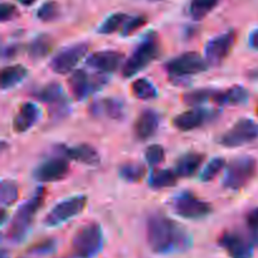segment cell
I'll list each match as a JSON object with an SVG mask.
<instances>
[{
  "label": "cell",
  "mask_w": 258,
  "mask_h": 258,
  "mask_svg": "<svg viewBox=\"0 0 258 258\" xmlns=\"http://www.w3.org/2000/svg\"><path fill=\"white\" fill-rule=\"evenodd\" d=\"M176 180H178V174L175 173V170H171V169H155L150 174L149 185L154 189L170 188V186L175 185Z\"/></svg>",
  "instance_id": "cell-25"
},
{
  "label": "cell",
  "mask_w": 258,
  "mask_h": 258,
  "mask_svg": "<svg viewBox=\"0 0 258 258\" xmlns=\"http://www.w3.org/2000/svg\"><path fill=\"white\" fill-rule=\"evenodd\" d=\"M226 166V160L224 158H214L213 160L209 161L207 164L206 168L203 169L201 174V179L203 181H211L212 179L216 178L219 173L224 169Z\"/></svg>",
  "instance_id": "cell-33"
},
{
  "label": "cell",
  "mask_w": 258,
  "mask_h": 258,
  "mask_svg": "<svg viewBox=\"0 0 258 258\" xmlns=\"http://www.w3.org/2000/svg\"><path fill=\"white\" fill-rule=\"evenodd\" d=\"M53 48V39L48 34H39L30 42L28 53L32 59H42L47 57Z\"/></svg>",
  "instance_id": "cell-26"
},
{
  "label": "cell",
  "mask_w": 258,
  "mask_h": 258,
  "mask_svg": "<svg viewBox=\"0 0 258 258\" xmlns=\"http://www.w3.org/2000/svg\"><path fill=\"white\" fill-rule=\"evenodd\" d=\"M34 96L39 101L50 106V112L54 117H63L70 111V102H68L67 96L62 86L58 83L50 82L43 86L38 92L34 93Z\"/></svg>",
  "instance_id": "cell-11"
},
{
  "label": "cell",
  "mask_w": 258,
  "mask_h": 258,
  "mask_svg": "<svg viewBox=\"0 0 258 258\" xmlns=\"http://www.w3.org/2000/svg\"><path fill=\"white\" fill-rule=\"evenodd\" d=\"M60 258H70V257H60Z\"/></svg>",
  "instance_id": "cell-46"
},
{
  "label": "cell",
  "mask_w": 258,
  "mask_h": 258,
  "mask_svg": "<svg viewBox=\"0 0 258 258\" xmlns=\"http://www.w3.org/2000/svg\"><path fill=\"white\" fill-rule=\"evenodd\" d=\"M19 198V186L14 180H3L0 189V202L3 207H9L14 204Z\"/></svg>",
  "instance_id": "cell-30"
},
{
  "label": "cell",
  "mask_w": 258,
  "mask_h": 258,
  "mask_svg": "<svg viewBox=\"0 0 258 258\" xmlns=\"http://www.w3.org/2000/svg\"><path fill=\"white\" fill-rule=\"evenodd\" d=\"M160 116L155 110L146 108L136 118L134 123V133L139 140H148L158 131Z\"/></svg>",
  "instance_id": "cell-18"
},
{
  "label": "cell",
  "mask_w": 258,
  "mask_h": 258,
  "mask_svg": "<svg viewBox=\"0 0 258 258\" xmlns=\"http://www.w3.org/2000/svg\"><path fill=\"white\" fill-rule=\"evenodd\" d=\"M145 159L149 165H159L165 159V150H164V148L161 145L154 144V145H150L145 150Z\"/></svg>",
  "instance_id": "cell-35"
},
{
  "label": "cell",
  "mask_w": 258,
  "mask_h": 258,
  "mask_svg": "<svg viewBox=\"0 0 258 258\" xmlns=\"http://www.w3.org/2000/svg\"><path fill=\"white\" fill-rule=\"evenodd\" d=\"M102 247V228L95 222L82 226L73 236L72 249L77 258H95Z\"/></svg>",
  "instance_id": "cell-4"
},
{
  "label": "cell",
  "mask_w": 258,
  "mask_h": 258,
  "mask_svg": "<svg viewBox=\"0 0 258 258\" xmlns=\"http://www.w3.org/2000/svg\"><path fill=\"white\" fill-rule=\"evenodd\" d=\"M219 0H190L189 14L194 20H202L218 5Z\"/></svg>",
  "instance_id": "cell-28"
},
{
  "label": "cell",
  "mask_w": 258,
  "mask_h": 258,
  "mask_svg": "<svg viewBox=\"0 0 258 258\" xmlns=\"http://www.w3.org/2000/svg\"><path fill=\"white\" fill-rule=\"evenodd\" d=\"M257 173V161L252 156H239L232 160L224 174L223 185L231 190L244 188Z\"/></svg>",
  "instance_id": "cell-5"
},
{
  "label": "cell",
  "mask_w": 258,
  "mask_h": 258,
  "mask_svg": "<svg viewBox=\"0 0 258 258\" xmlns=\"http://www.w3.org/2000/svg\"><path fill=\"white\" fill-rule=\"evenodd\" d=\"M28 76V70L22 64H14L5 67L2 71V88L9 90L19 85L23 80Z\"/></svg>",
  "instance_id": "cell-24"
},
{
  "label": "cell",
  "mask_w": 258,
  "mask_h": 258,
  "mask_svg": "<svg viewBox=\"0 0 258 258\" xmlns=\"http://www.w3.org/2000/svg\"><path fill=\"white\" fill-rule=\"evenodd\" d=\"M87 204L86 196H73L55 204L45 216L44 224L47 227H58L82 213Z\"/></svg>",
  "instance_id": "cell-7"
},
{
  "label": "cell",
  "mask_w": 258,
  "mask_h": 258,
  "mask_svg": "<svg viewBox=\"0 0 258 258\" xmlns=\"http://www.w3.org/2000/svg\"><path fill=\"white\" fill-rule=\"evenodd\" d=\"M122 60L123 54L117 50H100L88 55L86 64L102 73H113L120 68Z\"/></svg>",
  "instance_id": "cell-16"
},
{
  "label": "cell",
  "mask_w": 258,
  "mask_h": 258,
  "mask_svg": "<svg viewBox=\"0 0 258 258\" xmlns=\"http://www.w3.org/2000/svg\"><path fill=\"white\" fill-rule=\"evenodd\" d=\"M248 100V91L242 86H233L226 91H216L213 100L217 105H241Z\"/></svg>",
  "instance_id": "cell-22"
},
{
  "label": "cell",
  "mask_w": 258,
  "mask_h": 258,
  "mask_svg": "<svg viewBox=\"0 0 258 258\" xmlns=\"http://www.w3.org/2000/svg\"><path fill=\"white\" fill-rule=\"evenodd\" d=\"M257 116H258V106H257Z\"/></svg>",
  "instance_id": "cell-45"
},
{
  "label": "cell",
  "mask_w": 258,
  "mask_h": 258,
  "mask_svg": "<svg viewBox=\"0 0 258 258\" xmlns=\"http://www.w3.org/2000/svg\"><path fill=\"white\" fill-rule=\"evenodd\" d=\"M237 34L234 30L219 34L212 38L206 45V59L208 60L209 66L222 64L224 59L229 55L234 43H236Z\"/></svg>",
  "instance_id": "cell-13"
},
{
  "label": "cell",
  "mask_w": 258,
  "mask_h": 258,
  "mask_svg": "<svg viewBox=\"0 0 258 258\" xmlns=\"http://www.w3.org/2000/svg\"><path fill=\"white\" fill-rule=\"evenodd\" d=\"M17 14V9L14 5L8 4V3H3L0 7V19L2 22H7V20L13 19V17Z\"/></svg>",
  "instance_id": "cell-38"
},
{
  "label": "cell",
  "mask_w": 258,
  "mask_h": 258,
  "mask_svg": "<svg viewBox=\"0 0 258 258\" xmlns=\"http://www.w3.org/2000/svg\"><path fill=\"white\" fill-rule=\"evenodd\" d=\"M159 53H160L159 35L155 32H149L123 64V77H134L139 72L145 70L153 60L159 57Z\"/></svg>",
  "instance_id": "cell-3"
},
{
  "label": "cell",
  "mask_w": 258,
  "mask_h": 258,
  "mask_svg": "<svg viewBox=\"0 0 258 258\" xmlns=\"http://www.w3.org/2000/svg\"><path fill=\"white\" fill-rule=\"evenodd\" d=\"M18 50H19V45H8V47H5L4 50H3V55H4L5 58H13L17 54Z\"/></svg>",
  "instance_id": "cell-40"
},
{
  "label": "cell",
  "mask_w": 258,
  "mask_h": 258,
  "mask_svg": "<svg viewBox=\"0 0 258 258\" xmlns=\"http://www.w3.org/2000/svg\"><path fill=\"white\" fill-rule=\"evenodd\" d=\"M208 60L197 52H185L179 54L165 64V70L170 78H184L188 76L198 75L208 70Z\"/></svg>",
  "instance_id": "cell-6"
},
{
  "label": "cell",
  "mask_w": 258,
  "mask_h": 258,
  "mask_svg": "<svg viewBox=\"0 0 258 258\" xmlns=\"http://www.w3.org/2000/svg\"><path fill=\"white\" fill-rule=\"evenodd\" d=\"M2 258H8V252L5 251V249L2 251Z\"/></svg>",
  "instance_id": "cell-44"
},
{
  "label": "cell",
  "mask_w": 258,
  "mask_h": 258,
  "mask_svg": "<svg viewBox=\"0 0 258 258\" xmlns=\"http://www.w3.org/2000/svg\"><path fill=\"white\" fill-rule=\"evenodd\" d=\"M146 239L155 253L185 252L191 246V237L183 226L165 214H151L146 221Z\"/></svg>",
  "instance_id": "cell-1"
},
{
  "label": "cell",
  "mask_w": 258,
  "mask_h": 258,
  "mask_svg": "<svg viewBox=\"0 0 258 258\" xmlns=\"http://www.w3.org/2000/svg\"><path fill=\"white\" fill-rule=\"evenodd\" d=\"M18 2H19L22 5H24V7H29V5L34 4L37 0H18Z\"/></svg>",
  "instance_id": "cell-42"
},
{
  "label": "cell",
  "mask_w": 258,
  "mask_h": 258,
  "mask_svg": "<svg viewBox=\"0 0 258 258\" xmlns=\"http://www.w3.org/2000/svg\"><path fill=\"white\" fill-rule=\"evenodd\" d=\"M66 159L67 158L62 156V158H53L43 161L35 168L33 175L40 183L62 180L70 171V164Z\"/></svg>",
  "instance_id": "cell-14"
},
{
  "label": "cell",
  "mask_w": 258,
  "mask_h": 258,
  "mask_svg": "<svg viewBox=\"0 0 258 258\" xmlns=\"http://www.w3.org/2000/svg\"><path fill=\"white\" fill-rule=\"evenodd\" d=\"M258 139V123L247 117H242L219 138V144L226 148H238Z\"/></svg>",
  "instance_id": "cell-8"
},
{
  "label": "cell",
  "mask_w": 258,
  "mask_h": 258,
  "mask_svg": "<svg viewBox=\"0 0 258 258\" xmlns=\"http://www.w3.org/2000/svg\"><path fill=\"white\" fill-rule=\"evenodd\" d=\"M127 18L128 15L123 14V13H115L103 20L102 24L98 27L97 32L101 34H112V33L121 32Z\"/></svg>",
  "instance_id": "cell-29"
},
{
  "label": "cell",
  "mask_w": 258,
  "mask_h": 258,
  "mask_svg": "<svg viewBox=\"0 0 258 258\" xmlns=\"http://www.w3.org/2000/svg\"><path fill=\"white\" fill-rule=\"evenodd\" d=\"M87 50V43H77V44L70 45L53 57L50 68L57 75H67L75 70L78 62L86 55Z\"/></svg>",
  "instance_id": "cell-12"
},
{
  "label": "cell",
  "mask_w": 258,
  "mask_h": 258,
  "mask_svg": "<svg viewBox=\"0 0 258 258\" xmlns=\"http://www.w3.org/2000/svg\"><path fill=\"white\" fill-rule=\"evenodd\" d=\"M209 116L211 113L208 111L196 107L175 116L173 120V125L180 131H191L203 125L208 120Z\"/></svg>",
  "instance_id": "cell-20"
},
{
  "label": "cell",
  "mask_w": 258,
  "mask_h": 258,
  "mask_svg": "<svg viewBox=\"0 0 258 258\" xmlns=\"http://www.w3.org/2000/svg\"><path fill=\"white\" fill-rule=\"evenodd\" d=\"M59 151L64 158L71 159L77 163L85 164V165L96 166L100 164L101 158L98 155L97 150L93 146L87 145V144H81L76 146H60Z\"/></svg>",
  "instance_id": "cell-17"
},
{
  "label": "cell",
  "mask_w": 258,
  "mask_h": 258,
  "mask_svg": "<svg viewBox=\"0 0 258 258\" xmlns=\"http://www.w3.org/2000/svg\"><path fill=\"white\" fill-rule=\"evenodd\" d=\"M91 113L93 116H107L111 120H120L123 117V105L121 101L116 100V98L106 97L103 100L97 101L91 106Z\"/></svg>",
  "instance_id": "cell-21"
},
{
  "label": "cell",
  "mask_w": 258,
  "mask_h": 258,
  "mask_svg": "<svg viewBox=\"0 0 258 258\" xmlns=\"http://www.w3.org/2000/svg\"><path fill=\"white\" fill-rule=\"evenodd\" d=\"M246 222L247 226H248L252 231L258 232V207L257 208L251 209V211L247 213Z\"/></svg>",
  "instance_id": "cell-39"
},
{
  "label": "cell",
  "mask_w": 258,
  "mask_h": 258,
  "mask_svg": "<svg viewBox=\"0 0 258 258\" xmlns=\"http://www.w3.org/2000/svg\"><path fill=\"white\" fill-rule=\"evenodd\" d=\"M106 83L107 77L105 75H90L85 70L75 71L68 80L71 92L78 101L85 100L93 92L100 91Z\"/></svg>",
  "instance_id": "cell-10"
},
{
  "label": "cell",
  "mask_w": 258,
  "mask_h": 258,
  "mask_svg": "<svg viewBox=\"0 0 258 258\" xmlns=\"http://www.w3.org/2000/svg\"><path fill=\"white\" fill-rule=\"evenodd\" d=\"M43 201H44V188H38L37 193L32 197V199L23 203L18 208V211L13 216L9 228H8V241L14 244L24 241L25 237L29 233L33 222H34L38 209L42 207Z\"/></svg>",
  "instance_id": "cell-2"
},
{
  "label": "cell",
  "mask_w": 258,
  "mask_h": 258,
  "mask_svg": "<svg viewBox=\"0 0 258 258\" xmlns=\"http://www.w3.org/2000/svg\"><path fill=\"white\" fill-rule=\"evenodd\" d=\"M219 246L224 248L231 258H251L253 246L241 234L234 232H224L219 238Z\"/></svg>",
  "instance_id": "cell-15"
},
{
  "label": "cell",
  "mask_w": 258,
  "mask_h": 258,
  "mask_svg": "<svg viewBox=\"0 0 258 258\" xmlns=\"http://www.w3.org/2000/svg\"><path fill=\"white\" fill-rule=\"evenodd\" d=\"M214 92L216 91L212 90V88H199V90L186 92L183 96V101L188 106H198L201 103L207 102V101L213 100Z\"/></svg>",
  "instance_id": "cell-32"
},
{
  "label": "cell",
  "mask_w": 258,
  "mask_h": 258,
  "mask_svg": "<svg viewBox=\"0 0 258 258\" xmlns=\"http://www.w3.org/2000/svg\"><path fill=\"white\" fill-rule=\"evenodd\" d=\"M40 117V111L35 103L25 102L19 107L17 115L13 120V128L15 133L22 134L30 130Z\"/></svg>",
  "instance_id": "cell-19"
},
{
  "label": "cell",
  "mask_w": 258,
  "mask_h": 258,
  "mask_svg": "<svg viewBox=\"0 0 258 258\" xmlns=\"http://www.w3.org/2000/svg\"><path fill=\"white\" fill-rule=\"evenodd\" d=\"M55 247H57V242L54 239H45V241L34 244L29 249V253L37 254V256H47V254L54 252Z\"/></svg>",
  "instance_id": "cell-37"
},
{
  "label": "cell",
  "mask_w": 258,
  "mask_h": 258,
  "mask_svg": "<svg viewBox=\"0 0 258 258\" xmlns=\"http://www.w3.org/2000/svg\"><path fill=\"white\" fill-rule=\"evenodd\" d=\"M5 218H7V212H5V209L3 208L2 209V223H4Z\"/></svg>",
  "instance_id": "cell-43"
},
{
  "label": "cell",
  "mask_w": 258,
  "mask_h": 258,
  "mask_svg": "<svg viewBox=\"0 0 258 258\" xmlns=\"http://www.w3.org/2000/svg\"><path fill=\"white\" fill-rule=\"evenodd\" d=\"M146 23V18L138 15V17H128L126 23L123 24L122 29H121V34L123 37H127V35L134 34L138 29H140L144 24Z\"/></svg>",
  "instance_id": "cell-36"
},
{
  "label": "cell",
  "mask_w": 258,
  "mask_h": 258,
  "mask_svg": "<svg viewBox=\"0 0 258 258\" xmlns=\"http://www.w3.org/2000/svg\"><path fill=\"white\" fill-rule=\"evenodd\" d=\"M249 44H251L252 48L258 50V29L253 30L249 35Z\"/></svg>",
  "instance_id": "cell-41"
},
{
  "label": "cell",
  "mask_w": 258,
  "mask_h": 258,
  "mask_svg": "<svg viewBox=\"0 0 258 258\" xmlns=\"http://www.w3.org/2000/svg\"><path fill=\"white\" fill-rule=\"evenodd\" d=\"M59 15V7L55 2H47L38 9L37 18L42 22H53Z\"/></svg>",
  "instance_id": "cell-34"
},
{
  "label": "cell",
  "mask_w": 258,
  "mask_h": 258,
  "mask_svg": "<svg viewBox=\"0 0 258 258\" xmlns=\"http://www.w3.org/2000/svg\"><path fill=\"white\" fill-rule=\"evenodd\" d=\"M174 212L179 217L186 219H201L209 216L212 212L211 204L199 199L191 191H181L173 201Z\"/></svg>",
  "instance_id": "cell-9"
},
{
  "label": "cell",
  "mask_w": 258,
  "mask_h": 258,
  "mask_svg": "<svg viewBox=\"0 0 258 258\" xmlns=\"http://www.w3.org/2000/svg\"><path fill=\"white\" fill-rule=\"evenodd\" d=\"M120 175L128 183H138L145 175V168L139 163H126L120 166Z\"/></svg>",
  "instance_id": "cell-31"
},
{
  "label": "cell",
  "mask_w": 258,
  "mask_h": 258,
  "mask_svg": "<svg viewBox=\"0 0 258 258\" xmlns=\"http://www.w3.org/2000/svg\"><path fill=\"white\" fill-rule=\"evenodd\" d=\"M131 92L139 100H153L158 96L156 87L146 78L135 80L131 85Z\"/></svg>",
  "instance_id": "cell-27"
},
{
  "label": "cell",
  "mask_w": 258,
  "mask_h": 258,
  "mask_svg": "<svg viewBox=\"0 0 258 258\" xmlns=\"http://www.w3.org/2000/svg\"><path fill=\"white\" fill-rule=\"evenodd\" d=\"M204 160V155L199 153H188L176 160L175 163V173L181 178H189L194 175L201 168L202 163Z\"/></svg>",
  "instance_id": "cell-23"
}]
</instances>
